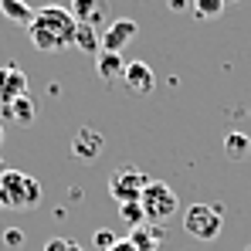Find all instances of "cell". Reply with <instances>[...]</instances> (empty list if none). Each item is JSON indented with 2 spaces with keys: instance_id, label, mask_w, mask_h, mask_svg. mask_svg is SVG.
I'll return each instance as SVG.
<instances>
[{
  "instance_id": "obj_19",
  "label": "cell",
  "mask_w": 251,
  "mask_h": 251,
  "mask_svg": "<svg viewBox=\"0 0 251 251\" xmlns=\"http://www.w3.org/2000/svg\"><path fill=\"white\" fill-rule=\"evenodd\" d=\"M3 245H7V248H21V245H24V231L7 227V231H3Z\"/></svg>"
},
{
  "instance_id": "obj_3",
  "label": "cell",
  "mask_w": 251,
  "mask_h": 251,
  "mask_svg": "<svg viewBox=\"0 0 251 251\" xmlns=\"http://www.w3.org/2000/svg\"><path fill=\"white\" fill-rule=\"evenodd\" d=\"M139 207H143L146 224H163V221H170V217L176 214L180 197L173 194L170 183H163V180H150L146 190H143V197H139Z\"/></svg>"
},
{
  "instance_id": "obj_18",
  "label": "cell",
  "mask_w": 251,
  "mask_h": 251,
  "mask_svg": "<svg viewBox=\"0 0 251 251\" xmlns=\"http://www.w3.org/2000/svg\"><path fill=\"white\" fill-rule=\"evenodd\" d=\"M92 241H95V248H99V251H109L112 245H116V234H112V231H95Z\"/></svg>"
},
{
  "instance_id": "obj_2",
  "label": "cell",
  "mask_w": 251,
  "mask_h": 251,
  "mask_svg": "<svg viewBox=\"0 0 251 251\" xmlns=\"http://www.w3.org/2000/svg\"><path fill=\"white\" fill-rule=\"evenodd\" d=\"M44 201V187L21 170H3L0 176V207L3 210H34Z\"/></svg>"
},
{
  "instance_id": "obj_20",
  "label": "cell",
  "mask_w": 251,
  "mask_h": 251,
  "mask_svg": "<svg viewBox=\"0 0 251 251\" xmlns=\"http://www.w3.org/2000/svg\"><path fill=\"white\" fill-rule=\"evenodd\" d=\"M44 251H72V241H65V238H51V241L44 245Z\"/></svg>"
},
{
  "instance_id": "obj_10",
  "label": "cell",
  "mask_w": 251,
  "mask_h": 251,
  "mask_svg": "<svg viewBox=\"0 0 251 251\" xmlns=\"http://www.w3.org/2000/svg\"><path fill=\"white\" fill-rule=\"evenodd\" d=\"M72 153L78 156V160H99V153H102V132H95V129H88L82 126L75 136H72Z\"/></svg>"
},
{
  "instance_id": "obj_23",
  "label": "cell",
  "mask_w": 251,
  "mask_h": 251,
  "mask_svg": "<svg viewBox=\"0 0 251 251\" xmlns=\"http://www.w3.org/2000/svg\"><path fill=\"white\" fill-rule=\"evenodd\" d=\"M0 146H3V126H0Z\"/></svg>"
},
{
  "instance_id": "obj_6",
  "label": "cell",
  "mask_w": 251,
  "mask_h": 251,
  "mask_svg": "<svg viewBox=\"0 0 251 251\" xmlns=\"http://www.w3.org/2000/svg\"><path fill=\"white\" fill-rule=\"evenodd\" d=\"M72 17L75 24H85V27H95L109 21V0H72Z\"/></svg>"
},
{
  "instance_id": "obj_25",
  "label": "cell",
  "mask_w": 251,
  "mask_h": 251,
  "mask_svg": "<svg viewBox=\"0 0 251 251\" xmlns=\"http://www.w3.org/2000/svg\"><path fill=\"white\" fill-rule=\"evenodd\" d=\"M245 251H251V245H248V248H245Z\"/></svg>"
},
{
  "instance_id": "obj_21",
  "label": "cell",
  "mask_w": 251,
  "mask_h": 251,
  "mask_svg": "<svg viewBox=\"0 0 251 251\" xmlns=\"http://www.w3.org/2000/svg\"><path fill=\"white\" fill-rule=\"evenodd\" d=\"M170 3V10H176V14H180V10H187V3H190V0H167Z\"/></svg>"
},
{
  "instance_id": "obj_7",
  "label": "cell",
  "mask_w": 251,
  "mask_h": 251,
  "mask_svg": "<svg viewBox=\"0 0 251 251\" xmlns=\"http://www.w3.org/2000/svg\"><path fill=\"white\" fill-rule=\"evenodd\" d=\"M136 34H139V24H136V21H129V17H126V21H112V24L102 31V51L123 54V48L132 41Z\"/></svg>"
},
{
  "instance_id": "obj_8",
  "label": "cell",
  "mask_w": 251,
  "mask_h": 251,
  "mask_svg": "<svg viewBox=\"0 0 251 251\" xmlns=\"http://www.w3.org/2000/svg\"><path fill=\"white\" fill-rule=\"evenodd\" d=\"M123 78H126V88H129L132 95H150V92L156 88V75H153V68H150L146 61H129Z\"/></svg>"
},
{
  "instance_id": "obj_22",
  "label": "cell",
  "mask_w": 251,
  "mask_h": 251,
  "mask_svg": "<svg viewBox=\"0 0 251 251\" xmlns=\"http://www.w3.org/2000/svg\"><path fill=\"white\" fill-rule=\"evenodd\" d=\"M109 251H136V248H132V241H116Z\"/></svg>"
},
{
  "instance_id": "obj_15",
  "label": "cell",
  "mask_w": 251,
  "mask_h": 251,
  "mask_svg": "<svg viewBox=\"0 0 251 251\" xmlns=\"http://www.w3.org/2000/svg\"><path fill=\"white\" fill-rule=\"evenodd\" d=\"M190 7H194V17L197 21H217L224 14L227 0H190Z\"/></svg>"
},
{
  "instance_id": "obj_13",
  "label": "cell",
  "mask_w": 251,
  "mask_h": 251,
  "mask_svg": "<svg viewBox=\"0 0 251 251\" xmlns=\"http://www.w3.org/2000/svg\"><path fill=\"white\" fill-rule=\"evenodd\" d=\"M3 116L14 119L17 126H31V123H34V99H31V95L14 99L10 105H3Z\"/></svg>"
},
{
  "instance_id": "obj_17",
  "label": "cell",
  "mask_w": 251,
  "mask_h": 251,
  "mask_svg": "<svg viewBox=\"0 0 251 251\" xmlns=\"http://www.w3.org/2000/svg\"><path fill=\"white\" fill-rule=\"evenodd\" d=\"M119 214H123L126 227H143V224H146V217H143V207H139V201H136V204H123V207H119Z\"/></svg>"
},
{
  "instance_id": "obj_1",
  "label": "cell",
  "mask_w": 251,
  "mask_h": 251,
  "mask_svg": "<svg viewBox=\"0 0 251 251\" xmlns=\"http://www.w3.org/2000/svg\"><path fill=\"white\" fill-rule=\"evenodd\" d=\"M75 31H78V24L68 7H41V10H34L27 38L38 51H68L75 44Z\"/></svg>"
},
{
  "instance_id": "obj_14",
  "label": "cell",
  "mask_w": 251,
  "mask_h": 251,
  "mask_svg": "<svg viewBox=\"0 0 251 251\" xmlns=\"http://www.w3.org/2000/svg\"><path fill=\"white\" fill-rule=\"evenodd\" d=\"M251 153V139L245 132H227L224 136V156L227 160H245Z\"/></svg>"
},
{
  "instance_id": "obj_5",
  "label": "cell",
  "mask_w": 251,
  "mask_h": 251,
  "mask_svg": "<svg viewBox=\"0 0 251 251\" xmlns=\"http://www.w3.org/2000/svg\"><path fill=\"white\" fill-rule=\"evenodd\" d=\"M146 176H143V170L139 167H116L109 173V194H112V201H119V207L123 204H136L139 197H143V190H146Z\"/></svg>"
},
{
  "instance_id": "obj_4",
  "label": "cell",
  "mask_w": 251,
  "mask_h": 251,
  "mask_svg": "<svg viewBox=\"0 0 251 251\" xmlns=\"http://www.w3.org/2000/svg\"><path fill=\"white\" fill-rule=\"evenodd\" d=\"M183 227L197 241H214L221 234V227H224L221 207H214V204H190L187 214H183Z\"/></svg>"
},
{
  "instance_id": "obj_11",
  "label": "cell",
  "mask_w": 251,
  "mask_h": 251,
  "mask_svg": "<svg viewBox=\"0 0 251 251\" xmlns=\"http://www.w3.org/2000/svg\"><path fill=\"white\" fill-rule=\"evenodd\" d=\"M95 72H99V78H102V82H116V78H123V75H126L123 54L99 51V54H95Z\"/></svg>"
},
{
  "instance_id": "obj_12",
  "label": "cell",
  "mask_w": 251,
  "mask_h": 251,
  "mask_svg": "<svg viewBox=\"0 0 251 251\" xmlns=\"http://www.w3.org/2000/svg\"><path fill=\"white\" fill-rule=\"evenodd\" d=\"M0 14L14 24H24V27H31V21H34V7L27 0H0Z\"/></svg>"
},
{
  "instance_id": "obj_24",
  "label": "cell",
  "mask_w": 251,
  "mask_h": 251,
  "mask_svg": "<svg viewBox=\"0 0 251 251\" xmlns=\"http://www.w3.org/2000/svg\"><path fill=\"white\" fill-rule=\"evenodd\" d=\"M3 170H7V167H3V160H0V176H3Z\"/></svg>"
},
{
  "instance_id": "obj_16",
  "label": "cell",
  "mask_w": 251,
  "mask_h": 251,
  "mask_svg": "<svg viewBox=\"0 0 251 251\" xmlns=\"http://www.w3.org/2000/svg\"><path fill=\"white\" fill-rule=\"evenodd\" d=\"M75 48H82L88 54H99V51H102V34H99L95 27L78 24V31H75Z\"/></svg>"
},
{
  "instance_id": "obj_9",
  "label": "cell",
  "mask_w": 251,
  "mask_h": 251,
  "mask_svg": "<svg viewBox=\"0 0 251 251\" xmlns=\"http://www.w3.org/2000/svg\"><path fill=\"white\" fill-rule=\"evenodd\" d=\"M21 95H27V78H24V72L21 68H0V109L3 105H10L14 99H21Z\"/></svg>"
}]
</instances>
